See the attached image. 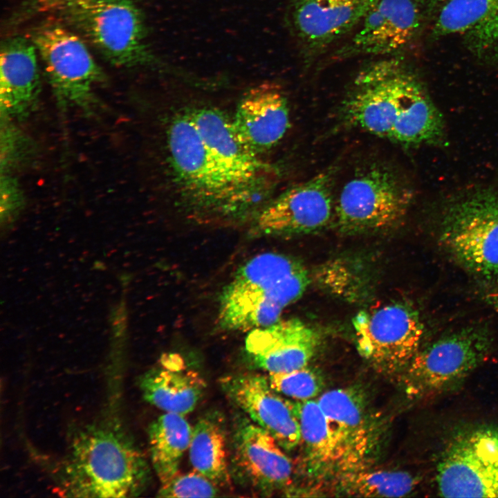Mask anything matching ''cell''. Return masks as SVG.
Returning a JSON list of instances; mask_svg holds the SVG:
<instances>
[{
  "mask_svg": "<svg viewBox=\"0 0 498 498\" xmlns=\"http://www.w3.org/2000/svg\"><path fill=\"white\" fill-rule=\"evenodd\" d=\"M342 111L349 124L403 145L432 142L443 133L442 115L425 89L394 59L371 63L358 73Z\"/></svg>",
  "mask_w": 498,
  "mask_h": 498,
  "instance_id": "obj_1",
  "label": "cell"
},
{
  "mask_svg": "<svg viewBox=\"0 0 498 498\" xmlns=\"http://www.w3.org/2000/svg\"><path fill=\"white\" fill-rule=\"evenodd\" d=\"M141 451L116 422L86 425L72 435L59 470L61 495L73 497H132L149 481Z\"/></svg>",
  "mask_w": 498,
  "mask_h": 498,
  "instance_id": "obj_2",
  "label": "cell"
},
{
  "mask_svg": "<svg viewBox=\"0 0 498 498\" xmlns=\"http://www.w3.org/2000/svg\"><path fill=\"white\" fill-rule=\"evenodd\" d=\"M310 282L305 266L295 258L276 252L257 255L241 266L223 287L217 322L228 331H247L280 320Z\"/></svg>",
  "mask_w": 498,
  "mask_h": 498,
  "instance_id": "obj_3",
  "label": "cell"
},
{
  "mask_svg": "<svg viewBox=\"0 0 498 498\" xmlns=\"http://www.w3.org/2000/svg\"><path fill=\"white\" fill-rule=\"evenodd\" d=\"M169 158L183 198L200 219H252L261 208L236 187L210 155L190 111L178 113L167 129Z\"/></svg>",
  "mask_w": 498,
  "mask_h": 498,
  "instance_id": "obj_4",
  "label": "cell"
},
{
  "mask_svg": "<svg viewBox=\"0 0 498 498\" xmlns=\"http://www.w3.org/2000/svg\"><path fill=\"white\" fill-rule=\"evenodd\" d=\"M56 10L111 64L181 73L153 53L142 12L135 0H65Z\"/></svg>",
  "mask_w": 498,
  "mask_h": 498,
  "instance_id": "obj_5",
  "label": "cell"
},
{
  "mask_svg": "<svg viewBox=\"0 0 498 498\" xmlns=\"http://www.w3.org/2000/svg\"><path fill=\"white\" fill-rule=\"evenodd\" d=\"M492 335L472 325L447 333L420 349L399 376L410 400L430 398L459 387L488 358Z\"/></svg>",
  "mask_w": 498,
  "mask_h": 498,
  "instance_id": "obj_6",
  "label": "cell"
},
{
  "mask_svg": "<svg viewBox=\"0 0 498 498\" xmlns=\"http://www.w3.org/2000/svg\"><path fill=\"white\" fill-rule=\"evenodd\" d=\"M440 239L467 271L498 282V193L482 189L455 200L443 218Z\"/></svg>",
  "mask_w": 498,
  "mask_h": 498,
  "instance_id": "obj_7",
  "label": "cell"
},
{
  "mask_svg": "<svg viewBox=\"0 0 498 498\" xmlns=\"http://www.w3.org/2000/svg\"><path fill=\"white\" fill-rule=\"evenodd\" d=\"M435 482L444 497H498V427L454 432L438 456Z\"/></svg>",
  "mask_w": 498,
  "mask_h": 498,
  "instance_id": "obj_8",
  "label": "cell"
},
{
  "mask_svg": "<svg viewBox=\"0 0 498 498\" xmlns=\"http://www.w3.org/2000/svg\"><path fill=\"white\" fill-rule=\"evenodd\" d=\"M31 40L59 107L91 110L97 101L94 89L105 75L82 37L61 24L50 23L35 30Z\"/></svg>",
  "mask_w": 498,
  "mask_h": 498,
  "instance_id": "obj_9",
  "label": "cell"
},
{
  "mask_svg": "<svg viewBox=\"0 0 498 498\" xmlns=\"http://www.w3.org/2000/svg\"><path fill=\"white\" fill-rule=\"evenodd\" d=\"M352 323L359 353L382 373L400 376L421 349L424 326L408 303L393 302L360 311Z\"/></svg>",
  "mask_w": 498,
  "mask_h": 498,
  "instance_id": "obj_10",
  "label": "cell"
},
{
  "mask_svg": "<svg viewBox=\"0 0 498 498\" xmlns=\"http://www.w3.org/2000/svg\"><path fill=\"white\" fill-rule=\"evenodd\" d=\"M411 200L410 191L393 170L369 166L342 187L334 210L337 225L347 233L389 228L404 216Z\"/></svg>",
  "mask_w": 498,
  "mask_h": 498,
  "instance_id": "obj_11",
  "label": "cell"
},
{
  "mask_svg": "<svg viewBox=\"0 0 498 498\" xmlns=\"http://www.w3.org/2000/svg\"><path fill=\"white\" fill-rule=\"evenodd\" d=\"M190 113L224 174L261 208L278 180L276 168L261 160L238 138L232 119L221 111L201 107Z\"/></svg>",
  "mask_w": 498,
  "mask_h": 498,
  "instance_id": "obj_12",
  "label": "cell"
},
{
  "mask_svg": "<svg viewBox=\"0 0 498 498\" xmlns=\"http://www.w3.org/2000/svg\"><path fill=\"white\" fill-rule=\"evenodd\" d=\"M333 170L319 173L266 203L251 221L255 237H285L320 230L333 214Z\"/></svg>",
  "mask_w": 498,
  "mask_h": 498,
  "instance_id": "obj_13",
  "label": "cell"
},
{
  "mask_svg": "<svg viewBox=\"0 0 498 498\" xmlns=\"http://www.w3.org/2000/svg\"><path fill=\"white\" fill-rule=\"evenodd\" d=\"M317 400L338 443L337 474L367 467L378 434L363 395L354 388H338L324 392Z\"/></svg>",
  "mask_w": 498,
  "mask_h": 498,
  "instance_id": "obj_14",
  "label": "cell"
},
{
  "mask_svg": "<svg viewBox=\"0 0 498 498\" xmlns=\"http://www.w3.org/2000/svg\"><path fill=\"white\" fill-rule=\"evenodd\" d=\"M220 383L227 396L285 450H293L300 443L295 403L275 391L268 376L254 373L232 374L222 378Z\"/></svg>",
  "mask_w": 498,
  "mask_h": 498,
  "instance_id": "obj_15",
  "label": "cell"
},
{
  "mask_svg": "<svg viewBox=\"0 0 498 498\" xmlns=\"http://www.w3.org/2000/svg\"><path fill=\"white\" fill-rule=\"evenodd\" d=\"M284 449L267 431L248 419L241 420L233 436L235 474L253 492L264 496L287 488L293 465Z\"/></svg>",
  "mask_w": 498,
  "mask_h": 498,
  "instance_id": "obj_16",
  "label": "cell"
},
{
  "mask_svg": "<svg viewBox=\"0 0 498 498\" xmlns=\"http://www.w3.org/2000/svg\"><path fill=\"white\" fill-rule=\"evenodd\" d=\"M373 0H288V29L310 55L320 53L354 30Z\"/></svg>",
  "mask_w": 498,
  "mask_h": 498,
  "instance_id": "obj_17",
  "label": "cell"
},
{
  "mask_svg": "<svg viewBox=\"0 0 498 498\" xmlns=\"http://www.w3.org/2000/svg\"><path fill=\"white\" fill-rule=\"evenodd\" d=\"M419 26L420 14L414 0H373L339 55L393 54L409 44Z\"/></svg>",
  "mask_w": 498,
  "mask_h": 498,
  "instance_id": "obj_18",
  "label": "cell"
},
{
  "mask_svg": "<svg viewBox=\"0 0 498 498\" xmlns=\"http://www.w3.org/2000/svg\"><path fill=\"white\" fill-rule=\"evenodd\" d=\"M320 344L317 333L298 318L279 320L249 331L245 351L250 362L268 374L308 365Z\"/></svg>",
  "mask_w": 498,
  "mask_h": 498,
  "instance_id": "obj_19",
  "label": "cell"
},
{
  "mask_svg": "<svg viewBox=\"0 0 498 498\" xmlns=\"http://www.w3.org/2000/svg\"><path fill=\"white\" fill-rule=\"evenodd\" d=\"M232 125L238 138L259 155L273 147L290 124L287 98L276 84L261 83L249 89L237 106Z\"/></svg>",
  "mask_w": 498,
  "mask_h": 498,
  "instance_id": "obj_20",
  "label": "cell"
},
{
  "mask_svg": "<svg viewBox=\"0 0 498 498\" xmlns=\"http://www.w3.org/2000/svg\"><path fill=\"white\" fill-rule=\"evenodd\" d=\"M37 55V51L32 40L22 37H12L1 43V118L23 119L33 110L40 89Z\"/></svg>",
  "mask_w": 498,
  "mask_h": 498,
  "instance_id": "obj_21",
  "label": "cell"
},
{
  "mask_svg": "<svg viewBox=\"0 0 498 498\" xmlns=\"http://www.w3.org/2000/svg\"><path fill=\"white\" fill-rule=\"evenodd\" d=\"M432 33L458 35L479 60H498V0H447Z\"/></svg>",
  "mask_w": 498,
  "mask_h": 498,
  "instance_id": "obj_22",
  "label": "cell"
},
{
  "mask_svg": "<svg viewBox=\"0 0 498 498\" xmlns=\"http://www.w3.org/2000/svg\"><path fill=\"white\" fill-rule=\"evenodd\" d=\"M144 398L165 412L185 415L192 412L203 396L206 383L183 355L163 354L140 380Z\"/></svg>",
  "mask_w": 498,
  "mask_h": 498,
  "instance_id": "obj_23",
  "label": "cell"
},
{
  "mask_svg": "<svg viewBox=\"0 0 498 498\" xmlns=\"http://www.w3.org/2000/svg\"><path fill=\"white\" fill-rule=\"evenodd\" d=\"M189 456L194 470L217 486L229 483L227 438L221 414L209 413L196 422L192 428Z\"/></svg>",
  "mask_w": 498,
  "mask_h": 498,
  "instance_id": "obj_24",
  "label": "cell"
},
{
  "mask_svg": "<svg viewBox=\"0 0 498 498\" xmlns=\"http://www.w3.org/2000/svg\"><path fill=\"white\" fill-rule=\"evenodd\" d=\"M301 441L307 464L313 472L338 473L340 454L328 419L317 400L295 401Z\"/></svg>",
  "mask_w": 498,
  "mask_h": 498,
  "instance_id": "obj_25",
  "label": "cell"
},
{
  "mask_svg": "<svg viewBox=\"0 0 498 498\" xmlns=\"http://www.w3.org/2000/svg\"><path fill=\"white\" fill-rule=\"evenodd\" d=\"M148 433L151 463L161 485L179 472L192 428L183 415L165 412L151 423Z\"/></svg>",
  "mask_w": 498,
  "mask_h": 498,
  "instance_id": "obj_26",
  "label": "cell"
},
{
  "mask_svg": "<svg viewBox=\"0 0 498 498\" xmlns=\"http://www.w3.org/2000/svg\"><path fill=\"white\" fill-rule=\"evenodd\" d=\"M416 479L403 470H370L367 467L338 474V490L347 496L400 497L412 493Z\"/></svg>",
  "mask_w": 498,
  "mask_h": 498,
  "instance_id": "obj_27",
  "label": "cell"
},
{
  "mask_svg": "<svg viewBox=\"0 0 498 498\" xmlns=\"http://www.w3.org/2000/svg\"><path fill=\"white\" fill-rule=\"evenodd\" d=\"M271 387L295 401L311 400L323 388L321 375L308 365L288 371L268 374Z\"/></svg>",
  "mask_w": 498,
  "mask_h": 498,
  "instance_id": "obj_28",
  "label": "cell"
},
{
  "mask_svg": "<svg viewBox=\"0 0 498 498\" xmlns=\"http://www.w3.org/2000/svg\"><path fill=\"white\" fill-rule=\"evenodd\" d=\"M218 486L201 473L194 470L178 473L169 481L161 484L158 496L161 497H214Z\"/></svg>",
  "mask_w": 498,
  "mask_h": 498,
  "instance_id": "obj_29",
  "label": "cell"
},
{
  "mask_svg": "<svg viewBox=\"0 0 498 498\" xmlns=\"http://www.w3.org/2000/svg\"><path fill=\"white\" fill-rule=\"evenodd\" d=\"M1 173H8L29 159L31 146L10 120L1 118Z\"/></svg>",
  "mask_w": 498,
  "mask_h": 498,
  "instance_id": "obj_30",
  "label": "cell"
},
{
  "mask_svg": "<svg viewBox=\"0 0 498 498\" xmlns=\"http://www.w3.org/2000/svg\"><path fill=\"white\" fill-rule=\"evenodd\" d=\"M0 188L1 213L8 216L21 205L22 192L17 180L8 173H1Z\"/></svg>",
  "mask_w": 498,
  "mask_h": 498,
  "instance_id": "obj_31",
  "label": "cell"
},
{
  "mask_svg": "<svg viewBox=\"0 0 498 498\" xmlns=\"http://www.w3.org/2000/svg\"><path fill=\"white\" fill-rule=\"evenodd\" d=\"M487 303L498 313V282L485 295Z\"/></svg>",
  "mask_w": 498,
  "mask_h": 498,
  "instance_id": "obj_32",
  "label": "cell"
},
{
  "mask_svg": "<svg viewBox=\"0 0 498 498\" xmlns=\"http://www.w3.org/2000/svg\"><path fill=\"white\" fill-rule=\"evenodd\" d=\"M65 0H34V1L43 10H56Z\"/></svg>",
  "mask_w": 498,
  "mask_h": 498,
  "instance_id": "obj_33",
  "label": "cell"
},
{
  "mask_svg": "<svg viewBox=\"0 0 498 498\" xmlns=\"http://www.w3.org/2000/svg\"><path fill=\"white\" fill-rule=\"evenodd\" d=\"M424 3L429 6L439 5L443 2H445L447 0H422Z\"/></svg>",
  "mask_w": 498,
  "mask_h": 498,
  "instance_id": "obj_34",
  "label": "cell"
}]
</instances>
